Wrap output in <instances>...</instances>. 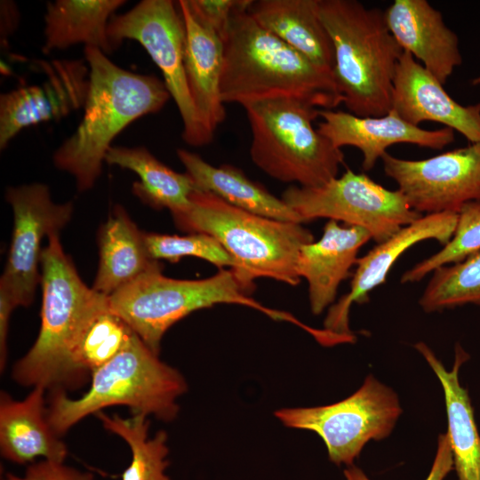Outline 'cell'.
Returning <instances> with one entry per match:
<instances>
[{
	"label": "cell",
	"mask_w": 480,
	"mask_h": 480,
	"mask_svg": "<svg viewBox=\"0 0 480 480\" xmlns=\"http://www.w3.org/2000/svg\"><path fill=\"white\" fill-rule=\"evenodd\" d=\"M222 102L246 104L275 99L300 100L318 109L343 103L332 73L315 65L237 11L223 40Z\"/></svg>",
	"instance_id": "obj_1"
},
{
	"label": "cell",
	"mask_w": 480,
	"mask_h": 480,
	"mask_svg": "<svg viewBox=\"0 0 480 480\" xmlns=\"http://www.w3.org/2000/svg\"><path fill=\"white\" fill-rule=\"evenodd\" d=\"M89 91L84 116L54 151L56 168L68 172L79 192L91 189L102 172L114 139L136 119L160 111L171 98L164 81L126 70L95 47H84Z\"/></svg>",
	"instance_id": "obj_2"
},
{
	"label": "cell",
	"mask_w": 480,
	"mask_h": 480,
	"mask_svg": "<svg viewBox=\"0 0 480 480\" xmlns=\"http://www.w3.org/2000/svg\"><path fill=\"white\" fill-rule=\"evenodd\" d=\"M41 254L43 292L38 336L12 368V379L24 387L64 389L76 384L73 357L91 321L108 307V297L89 288L65 253L60 233L48 236Z\"/></svg>",
	"instance_id": "obj_3"
},
{
	"label": "cell",
	"mask_w": 480,
	"mask_h": 480,
	"mask_svg": "<svg viewBox=\"0 0 480 480\" xmlns=\"http://www.w3.org/2000/svg\"><path fill=\"white\" fill-rule=\"evenodd\" d=\"M172 216L180 230L210 235L223 246L235 261L231 270L246 293L259 277L297 285L299 252L314 241L303 224L263 217L199 190L191 195L185 211Z\"/></svg>",
	"instance_id": "obj_4"
},
{
	"label": "cell",
	"mask_w": 480,
	"mask_h": 480,
	"mask_svg": "<svg viewBox=\"0 0 480 480\" xmlns=\"http://www.w3.org/2000/svg\"><path fill=\"white\" fill-rule=\"evenodd\" d=\"M318 13L333 44V76L348 112L361 117L386 115L404 51L384 11L356 0H318Z\"/></svg>",
	"instance_id": "obj_5"
},
{
	"label": "cell",
	"mask_w": 480,
	"mask_h": 480,
	"mask_svg": "<svg viewBox=\"0 0 480 480\" xmlns=\"http://www.w3.org/2000/svg\"><path fill=\"white\" fill-rule=\"evenodd\" d=\"M186 390L180 372L162 362L134 332L115 357L92 372L91 387L81 397L52 390L47 419L60 436L86 416L113 405L170 421L177 416V399Z\"/></svg>",
	"instance_id": "obj_6"
},
{
	"label": "cell",
	"mask_w": 480,
	"mask_h": 480,
	"mask_svg": "<svg viewBox=\"0 0 480 480\" xmlns=\"http://www.w3.org/2000/svg\"><path fill=\"white\" fill-rule=\"evenodd\" d=\"M162 269L163 265L152 268L108 296L109 308L157 356L163 336L172 324L216 304L247 306L272 319L307 327L291 314L265 307L249 297L230 268L197 280L170 278Z\"/></svg>",
	"instance_id": "obj_7"
},
{
	"label": "cell",
	"mask_w": 480,
	"mask_h": 480,
	"mask_svg": "<svg viewBox=\"0 0 480 480\" xmlns=\"http://www.w3.org/2000/svg\"><path fill=\"white\" fill-rule=\"evenodd\" d=\"M244 108L252 132L251 158L268 176L308 188L338 177L344 155L314 128L318 108L292 99L260 100Z\"/></svg>",
	"instance_id": "obj_8"
},
{
	"label": "cell",
	"mask_w": 480,
	"mask_h": 480,
	"mask_svg": "<svg viewBox=\"0 0 480 480\" xmlns=\"http://www.w3.org/2000/svg\"><path fill=\"white\" fill-rule=\"evenodd\" d=\"M281 198L302 223L321 218L342 221L364 228L377 244L422 216L398 189L389 190L350 169L318 187L291 186Z\"/></svg>",
	"instance_id": "obj_9"
},
{
	"label": "cell",
	"mask_w": 480,
	"mask_h": 480,
	"mask_svg": "<svg viewBox=\"0 0 480 480\" xmlns=\"http://www.w3.org/2000/svg\"><path fill=\"white\" fill-rule=\"evenodd\" d=\"M401 412L397 395L370 374L357 391L338 403L281 409L275 415L289 428L316 433L333 463L352 466L366 443L390 435Z\"/></svg>",
	"instance_id": "obj_10"
},
{
	"label": "cell",
	"mask_w": 480,
	"mask_h": 480,
	"mask_svg": "<svg viewBox=\"0 0 480 480\" xmlns=\"http://www.w3.org/2000/svg\"><path fill=\"white\" fill-rule=\"evenodd\" d=\"M108 35L113 49L124 39L140 43L156 64L180 112L182 139L190 146L209 144L213 135L201 124L185 73V28L177 2L142 0L128 12L113 16Z\"/></svg>",
	"instance_id": "obj_11"
},
{
	"label": "cell",
	"mask_w": 480,
	"mask_h": 480,
	"mask_svg": "<svg viewBox=\"0 0 480 480\" xmlns=\"http://www.w3.org/2000/svg\"><path fill=\"white\" fill-rule=\"evenodd\" d=\"M5 199L12 209L13 228L0 288L16 307H28L41 282L42 241L60 232L70 220L74 205L54 203L48 186L38 182L8 188Z\"/></svg>",
	"instance_id": "obj_12"
},
{
	"label": "cell",
	"mask_w": 480,
	"mask_h": 480,
	"mask_svg": "<svg viewBox=\"0 0 480 480\" xmlns=\"http://www.w3.org/2000/svg\"><path fill=\"white\" fill-rule=\"evenodd\" d=\"M381 160L385 174L420 214L459 212L464 204L480 201V142L426 159H402L387 152Z\"/></svg>",
	"instance_id": "obj_13"
},
{
	"label": "cell",
	"mask_w": 480,
	"mask_h": 480,
	"mask_svg": "<svg viewBox=\"0 0 480 480\" xmlns=\"http://www.w3.org/2000/svg\"><path fill=\"white\" fill-rule=\"evenodd\" d=\"M46 78L39 84L19 87L0 96V148L24 128L60 120L84 106L89 68L83 60L43 62Z\"/></svg>",
	"instance_id": "obj_14"
},
{
	"label": "cell",
	"mask_w": 480,
	"mask_h": 480,
	"mask_svg": "<svg viewBox=\"0 0 480 480\" xmlns=\"http://www.w3.org/2000/svg\"><path fill=\"white\" fill-rule=\"evenodd\" d=\"M457 221L458 212L426 214L358 258L350 289L330 308L324 321L325 329L340 334H353L348 327L351 305L367 302L369 293L386 281L399 257L417 243L434 239L446 244L453 236Z\"/></svg>",
	"instance_id": "obj_15"
},
{
	"label": "cell",
	"mask_w": 480,
	"mask_h": 480,
	"mask_svg": "<svg viewBox=\"0 0 480 480\" xmlns=\"http://www.w3.org/2000/svg\"><path fill=\"white\" fill-rule=\"evenodd\" d=\"M318 132L336 148L350 146L363 154L362 167L371 171L387 148L397 143H409L431 149H443L455 140L448 127L425 130L402 119L390 109L381 116L361 117L348 111L319 109Z\"/></svg>",
	"instance_id": "obj_16"
},
{
	"label": "cell",
	"mask_w": 480,
	"mask_h": 480,
	"mask_svg": "<svg viewBox=\"0 0 480 480\" xmlns=\"http://www.w3.org/2000/svg\"><path fill=\"white\" fill-rule=\"evenodd\" d=\"M391 109L415 126L433 121L460 132L469 143L480 142V102L462 106L455 101L407 52H403L396 66Z\"/></svg>",
	"instance_id": "obj_17"
},
{
	"label": "cell",
	"mask_w": 480,
	"mask_h": 480,
	"mask_svg": "<svg viewBox=\"0 0 480 480\" xmlns=\"http://www.w3.org/2000/svg\"><path fill=\"white\" fill-rule=\"evenodd\" d=\"M388 28L404 52L444 84L462 63L459 39L427 0H395L385 11Z\"/></svg>",
	"instance_id": "obj_18"
},
{
	"label": "cell",
	"mask_w": 480,
	"mask_h": 480,
	"mask_svg": "<svg viewBox=\"0 0 480 480\" xmlns=\"http://www.w3.org/2000/svg\"><path fill=\"white\" fill-rule=\"evenodd\" d=\"M370 239L371 235L363 228L341 226L330 220L318 241L301 247L296 269L308 283L313 314H321L333 303L340 284L356 264L360 248Z\"/></svg>",
	"instance_id": "obj_19"
},
{
	"label": "cell",
	"mask_w": 480,
	"mask_h": 480,
	"mask_svg": "<svg viewBox=\"0 0 480 480\" xmlns=\"http://www.w3.org/2000/svg\"><path fill=\"white\" fill-rule=\"evenodd\" d=\"M185 28L184 67L188 90L205 130L213 135L226 118L220 97L223 40L204 25L188 0L177 1Z\"/></svg>",
	"instance_id": "obj_20"
},
{
	"label": "cell",
	"mask_w": 480,
	"mask_h": 480,
	"mask_svg": "<svg viewBox=\"0 0 480 480\" xmlns=\"http://www.w3.org/2000/svg\"><path fill=\"white\" fill-rule=\"evenodd\" d=\"M45 388L34 387L21 401L0 396V452L5 460L26 464L36 458L64 462L68 448L51 427L44 405Z\"/></svg>",
	"instance_id": "obj_21"
},
{
	"label": "cell",
	"mask_w": 480,
	"mask_h": 480,
	"mask_svg": "<svg viewBox=\"0 0 480 480\" xmlns=\"http://www.w3.org/2000/svg\"><path fill=\"white\" fill-rule=\"evenodd\" d=\"M414 348L426 359L443 388L448 421L446 433L458 479L480 480V435L468 391L459 380L460 369L469 356L457 345L453 365L448 371L428 345L418 342Z\"/></svg>",
	"instance_id": "obj_22"
},
{
	"label": "cell",
	"mask_w": 480,
	"mask_h": 480,
	"mask_svg": "<svg viewBox=\"0 0 480 480\" xmlns=\"http://www.w3.org/2000/svg\"><path fill=\"white\" fill-rule=\"evenodd\" d=\"M248 13L311 62L333 74L334 48L318 0H252Z\"/></svg>",
	"instance_id": "obj_23"
},
{
	"label": "cell",
	"mask_w": 480,
	"mask_h": 480,
	"mask_svg": "<svg viewBox=\"0 0 480 480\" xmlns=\"http://www.w3.org/2000/svg\"><path fill=\"white\" fill-rule=\"evenodd\" d=\"M100 260L92 289L106 296L161 266L147 249L144 232L116 204L98 233Z\"/></svg>",
	"instance_id": "obj_24"
},
{
	"label": "cell",
	"mask_w": 480,
	"mask_h": 480,
	"mask_svg": "<svg viewBox=\"0 0 480 480\" xmlns=\"http://www.w3.org/2000/svg\"><path fill=\"white\" fill-rule=\"evenodd\" d=\"M177 156L196 190L212 193L233 206L263 217L303 224L282 198L249 179L241 169L230 164L214 166L183 148L177 150Z\"/></svg>",
	"instance_id": "obj_25"
},
{
	"label": "cell",
	"mask_w": 480,
	"mask_h": 480,
	"mask_svg": "<svg viewBox=\"0 0 480 480\" xmlns=\"http://www.w3.org/2000/svg\"><path fill=\"white\" fill-rule=\"evenodd\" d=\"M124 0H56L46 4L43 52L49 53L84 44L108 54V28Z\"/></svg>",
	"instance_id": "obj_26"
},
{
	"label": "cell",
	"mask_w": 480,
	"mask_h": 480,
	"mask_svg": "<svg viewBox=\"0 0 480 480\" xmlns=\"http://www.w3.org/2000/svg\"><path fill=\"white\" fill-rule=\"evenodd\" d=\"M105 162L135 172L139 180L132 185L134 195L155 209L167 208L172 214L185 211L196 190L187 172L173 171L145 147L112 146Z\"/></svg>",
	"instance_id": "obj_27"
},
{
	"label": "cell",
	"mask_w": 480,
	"mask_h": 480,
	"mask_svg": "<svg viewBox=\"0 0 480 480\" xmlns=\"http://www.w3.org/2000/svg\"><path fill=\"white\" fill-rule=\"evenodd\" d=\"M108 431L119 436L130 447L132 460L121 475L122 480H171L164 473L169 462L167 434L158 431L148 437L149 420L143 414L123 418L117 414L95 413Z\"/></svg>",
	"instance_id": "obj_28"
},
{
	"label": "cell",
	"mask_w": 480,
	"mask_h": 480,
	"mask_svg": "<svg viewBox=\"0 0 480 480\" xmlns=\"http://www.w3.org/2000/svg\"><path fill=\"white\" fill-rule=\"evenodd\" d=\"M419 304L427 313L466 304L480 307V251L435 269Z\"/></svg>",
	"instance_id": "obj_29"
},
{
	"label": "cell",
	"mask_w": 480,
	"mask_h": 480,
	"mask_svg": "<svg viewBox=\"0 0 480 480\" xmlns=\"http://www.w3.org/2000/svg\"><path fill=\"white\" fill-rule=\"evenodd\" d=\"M133 333L109 305L98 313L84 331L74 354L73 364L78 377L110 361L126 346Z\"/></svg>",
	"instance_id": "obj_30"
},
{
	"label": "cell",
	"mask_w": 480,
	"mask_h": 480,
	"mask_svg": "<svg viewBox=\"0 0 480 480\" xmlns=\"http://www.w3.org/2000/svg\"><path fill=\"white\" fill-rule=\"evenodd\" d=\"M480 251V201L464 204L458 212V221L451 240L430 257L406 270L402 284L422 280L435 269L459 262Z\"/></svg>",
	"instance_id": "obj_31"
},
{
	"label": "cell",
	"mask_w": 480,
	"mask_h": 480,
	"mask_svg": "<svg viewBox=\"0 0 480 480\" xmlns=\"http://www.w3.org/2000/svg\"><path fill=\"white\" fill-rule=\"evenodd\" d=\"M146 246L155 260L177 262L186 256L203 259L217 268H234L233 258L212 236L204 233H188L185 236L144 232Z\"/></svg>",
	"instance_id": "obj_32"
},
{
	"label": "cell",
	"mask_w": 480,
	"mask_h": 480,
	"mask_svg": "<svg viewBox=\"0 0 480 480\" xmlns=\"http://www.w3.org/2000/svg\"><path fill=\"white\" fill-rule=\"evenodd\" d=\"M252 0H188V4L207 28L224 40L232 16L239 10L248 9Z\"/></svg>",
	"instance_id": "obj_33"
},
{
	"label": "cell",
	"mask_w": 480,
	"mask_h": 480,
	"mask_svg": "<svg viewBox=\"0 0 480 480\" xmlns=\"http://www.w3.org/2000/svg\"><path fill=\"white\" fill-rule=\"evenodd\" d=\"M2 480H94L93 475L68 467L64 462L43 460L30 464L23 476L8 473Z\"/></svg>",
	"instance_id": "obj_34"
},
{
	"label": "cell",
	"mask_w": 480,
	"mask_h": 480,
	"mask_svg": "<svg viewBox=\"0 0 480 480\" xmlns=\"http://www.w3.org/2000/svg\"><path fill=\"white\" fill-rule=\"evenodd\" d=\"M453 469V459L447 435L438 436L437 450L430 469L425 480H444L445 476ZM346 480H370L366 475L357 467L349 466L345 471Z\"/></svg>",
	"instance_id": "obj_35"
},
{
	"label": "cell",
	"mask_w": 480,
	"mask_h": 480,
	"mask_svg": "<svg viewBox=\"0 0 480 480\" xmlns=\"http://www.w3.org/2000/svg\"><path fill=\"white\" fill-rule=\"evenodd\" d=\"M16 305L8 292L0 288V368L4 370L7 358V333L12 312Z\"/></svg>",
	"instance_id": "obj_36"
},
{
	"label": "cell",
	"mask_w": 480,
	"mask_h": 480,
	"mask_svg": "<svg viewBox=\"0 0 480 480\" xmlns=\"http://www.w3.org/2000/svg\"><path fill=\"white\" fill-rule=\"evenodd\" d=\"M471 83L473 85H480V76L474 78Z\"/></svg>",
	"instance_id": "obj_37"
}]
</instances>
